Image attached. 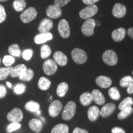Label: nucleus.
Instances as JSON below:
<instances>
[{"label": "nucleus", "instance_id": "nucleus-1", "mask_svg": "<svg viewBox=\"0 0 133 133\" xmlns=\"http://www.w3.org/2000/svg\"><path fill=\"white\" fill-rule=\"evenodd\" d=\"M76 104L74 101H70L65 106L63 110L62 117L63 119L66 121L70 120L74 117L76 112Z\"/></svg>", "mask_w": 133, "mask_h": 133}, {"label": "nucleus", "instance_id": "nucleus-2", "mask_svg": "<svg viewBox=\"0 0 133 133\" xmlns=\"http://www.w3.org/2000/svg\"><path fill=\"white\" fill-rule=\"evenodd\" d=\"M96 26L94 19H86L81 26V32L86 36H91L93 35L94 31V28Z\"/></svg>", "mask_w": 133, "mask_h": 133}, {"label": "nucleus", "instance_id": "nucleus-3", "mask_svg": "<svg viewBox=\"0 0 133 133\" xmlns=\"http://www.w3.org/2000/svg\"><path fill=\"white\" fill-rule=\"evenodd\" d=\"M37 16V11L35 8H29L22 12L20 18L24 24H27L33 21Z\"/></svg>", "mask_w": 133, "mask_h": 133}, {"label": "nucleus", "instance_id": "nucleus-4", "mask_svg": "<svg viewBox=\"0 0 133 133\" xmlns=\"http://www.w3.org/2000/svg\"><path fill=\"white\" fill-rule=\"evenodd\" d=\"M71 57L74 62L78 64H84L88 59V56L85 51L79 48H75L72 50Z\"/></svg>", "mask_w": 133, "mask_h": 133}, {"label": "nucleus", "instance_id": "nucleus-5", "mask_svg": "<svg viewBox=\"0 0 133 133\" xmlns=\"http://www.w3.org/2000/svg\"><path fill=\"white\" fill-rule=\"evenodd\" d=\"M97 12L98 7L96 5H88L86 8L81 10L79 13V16L82 19H88L95 16Z\"/></svg>", "mask_w": 133, "mask_h": 133}, {"label": "nucleus", "instance_id": "nucleus-6", "mask_svg": "<svg viewBox=\"0 0 133 133\" xmlns=\"http://www.w3.org/2000/svg\"><path fill=\"white\" fill-rule=\"evenodd\" d=\"M102 59L105 64L108 65L114 66L117 64L118 56L113 50H107L102 55Z\"/></svg>", "mask_w": 133, "mask_h": 133}, {"label": "nucleus", "instance_id": "nucleus-7", "mask_svg": "<svg viewBox=\"0 0 133 133\" xmlns=\"http://www.w3.org/2000/svg\"><path fill=\"white\" fill-rule=\"evenodd\" d=\"M24 118L22 111L19 108H14L7 115V118L11 123H20Z\"/></svg>", "mask_w": 133, "mask_h": 133}, {"label": "nucleus", "instance_id": "nucleus-8", "mask_svg": "<svg viewBox=\"0 0 133 133\" xmlns=\"http://www.w3.org/2000/svg\"><path fill=\"white\" fill-rule=\"evenodd\" d=\"M43 71L47 75H52L57 71V65L52 59H48L44 62L43 65Z\"/></svg>", "mask_w": 133, "mask_h": 133}, {"label": "nucleus", "instance_id": "nucleus-9", "mask_svg": "<svg viewBox=\"0 0 133 133\" xmlns=\"http://www.w3.org/2000/svg\"><path fill=\"white\" fill-rule=\"evenodd\" d=\"M58 31L63 38H67L70 34L69 24L65 19H62L58 24Z\"/></svg>", "mask_w": 133, "mask_h": 133}, {"label": "nucleus", "instance_id": "nucleus-10", "mask_svg": "<svg viewBox=\"0 0 133 133\" xmlns=\"http://www.w3.org/2000/svg\"><path fill=\"white\" fill-rule=\"evenodd\" d=\"M62 109V104L59 101H54L51 103L48 109L49 115L51 117H56Z\"/></svg>", "mask_w": 133, "mask_h": 133}, {"label": "nucleus", "instance_id": "nucleus-11", "mask_svg": "<svg viewBox=\"0 0 133 133\" xmlns=\"http://www.w3.org/2000/svg\"><path fill=\"white\" fill-rule=\"evenodd\" d=\"M62 14L61 8L54 4L49 6L46 10V14L51 19H57L62 16Z\"/></svg>", "mask_w": 133, "mask_h": 133}, {"label": "nucleus", "instance_id": "nucleus-12", "mask_svg": "<svg viewBox=\"0 0 133 133\" xmlns=\"http://www.w3.org/2000/svg\"><path fill=\"white\" fill-rule=\"evenodd\" d=\"M113 16L116 18H122L126 14V8L120 3H116L112 9Z\"/></svg>", "mask_w": 133, "mask_h": 133}, {"label": "nucleus", "instance_id": "nucleus-13", "mask_svg": "<svg viewBox=\"0 0 133 133\" xmlns=\"http://www.w3.org/2000/svg\"><path fill=\"white\" fill-rule=\"evenodd\" d=\"M116 106L114 103H108L103 106L100 111V115L103 118H107L115 112Z\"/></svg>", "mask_w": 133, "mask_h": 133}, {"label": "nucleus", "instance_id": "nucleus-14", "mask_svg": "<svg viewBox=\"0 0 133 133\" xmlns=\"http://www.w3.org/2000/svg\"><path fill=\"white\" fill-rule=\"evenodd\" d=\"M52 38L53 35L51 33H40L34 38V41L36 44H40L51 40Z\"/></svg>", "mask_w": 133, "mask_h": 133}, {"label": "nucleus", "instance_id": "nucleus-15", "mask_svg": "<svg viewBox=\"0 0 133 133\" xmlns=\"http://www.w3.org/2000/svg\"><path fill=\"white\" fill-rule=\"evenodd\" d=\"M53 22L49 19H44L41 22L38 26V30L40 33H47L52 29Z\"/></svg>", "mask_w": 133, "mask_h": 133}, {"label": "nucleus", "instance_id": "nucleus-16", "mask_svg": "<svg viewBox=\"0 0 133 133\" xmlns=\"http://www.w3.org/2000/svg\"><path fill=\"white\" fill-rule=\"evenodd\" d=\"M96 83L97 86H99L100 88H109L112 85V81L110 78L105 76H99L96 78Z\"/></svg>", "mask_w": 133, "mask_h": 133}, {"label": "nucleus", "instance_id": "nucleus-17", "mask_svg": "<svg viewBox=\"0 0 133 133\" xmlns=\"http://www.w3.org/2000/svg\"><path fill=\"white\" fill-rule=\"evenodd\" d=\"M26 69L27 68L24 64L17 65L15 67H12L11 73H10V76L12 78L19 77L24 74Z\"/></svg>", "mask_w": 133, "mask_h": 133}, {"label": "nucleus", "instance_id": "nucleus-18", "mask_svg": "<svg viewBox=\"0 0 133 133\" xmlns=\"http://www.w3.org/2000/svg\"><path fill=\"white\" fill-rule=\"evenodd\" d=\"M54 59L56 63L61 66L66 65L68 62V59L65 54L61 51H57L54 53Z\"/></svg>", "mask_w": 133, "mask_h": 133}, {"label": "nucleus", "instance_id": "nucleus-19", "mask_svg": "<svg viewBox=\"0 0 133 133\" xmlns=\"http://www.w3.org/2000/svg\"><path fill=\"white\" fill-rule=\"evenodd\" d=\"M126 36V30L124 28H119L115 30L112 33V38L114 41L116 42H119L124 39Z\"/></svg>", "mask_w": 133, "mask_h": 133}, {"label": "nucleus", "instance_id": "nucleus-20", "mask_svg": "<svg viewBox=\"0 0 133 133\" xmlns=\"http://www.w3.org/2000/svg\"><path fill=\"white\" fill-rule=\"evenodd\" d=\"M100 115L99 109L97 106H91L88 111V119L91 121H95Z\"/></svg>", "mask_w": 133, "mask_h": 133}, {"label": "nucleus", "instance_id": "nucleus-21", "mask_svg": "<svg viewBox=\"0 0 133 133\" xmlns=\"http://www.w3.org/2000/svg\"><path fill=\"white\" fill-rule=\"evenodd\" d=\"M91 94H92V96L93 101H94L96 104L100 105H102L105 104V97L102 93L99 90L94 89L92 91Z\"/></svg>", "mask_w": 133, "mask_h": 133}, {"label": "nucleus", "instance_id": "nucleus-22", "mask_svg": "<svg viewBox=\"0 0 133 133\" xmlns=\"http://www.w3.org/2000/svg\"><path fill=\"white\" fill-rule=\"evenodd\" d=\"M29 127L31 130L36 132H39L43 129V123L40 119L33 118L29 121Z\"/></svg>", "mask_w": 133, "mask_h": 133}, {"label": "nucleus", "instance_id": "nucleus-23", "mask_svg": "<svg viewBox=\"0 0 133 133\" xmlns=\"http://www.w3.org/2000/svg\"><path fill=\"white\" fill-rule=\"evenodd\" d=\"M93 98L92 94L90 92H86L83 93L79 97V101L83 105L88 106L91 104L92 102Z\"/></svg>", "mask_w": 133, "mask_h": 133}, {"label": "nucleus", "instance_id": "nucleus-24", "mask_svg": "<svg viewBox=\"0 0 133 133\" xmlns=\"http://www.w3.org/2000/svg\"><path fill=\"white\" fill-rule=\"evenodd\" d=\"M51 81L49 80V79H48L46 77H41L39 79V81H38V86L41 90L43 91H46L48 90V89L51 86Z\"/></svg>", "mask_w": 133, "mask_h": 133}, {"label": "nucleus", "instance_id": "nucleus-25", "mask_svg": "<svg viewBox=\"0 0 133 133\" xmlns=\"http://www.w3.org/2000/svg\"><path fill=\"white\" fill-rule=\"evenodd\" d=\"M69 89V85L65 82L61 83L57 88V94L60 97H63L65 96Z\"/></svg>", "mask_w": 133, "mask_h": 133}, {"label": "nucleus", "instance_id": "nucleus-26", "mask_svg": "<svg viewBox=\"0 0 133 133\" xmlns=\"http://www.w3.org/2000/svg\"><path fill=\"white\" fill-rule=\"evenodd\" d=\"M25 108L26 110L29 111V112L36 113L40 109V105L38 102L31 101L26 103L25 105Z\"/></svg>", "mask_w": 133, "mask_h": 133}, {"label": "nucleus", "instance_id": "nucleus-27", "mask_svg": "<svg viewBox=\"0 0 133 133\" xmlns=\"http://www.w3.org/2000/svg\"><path fill=\"white\" fill-rule=\"evenodd\" d=\"M69 128L65 124H59L53 128L51 133H69Z\"/></svg>", "mask_w": 133, "mask_h": 133}, {"label": "nucleus", "instance_id": "nucleus-28", "mask_svg": "<svg viewBox=\"0 0 133 133\" xmlns=\"http://www.w3.org/2000/svg\"><path fill=\"white\" fill-rule=\"evenodd\" d=\"M26 2L25 0H15L13 2V8L17 12H22L26 8Z\"/></svg>", "mask_w": 133, "mask_h": 133}, {"label": "nucleus", "instance_id": "nucleus-29", "mask_svg": "<svg viewBox=\"0 0 133 133\" xmlns=\"http://www.w3.org/2000/svg\"><path fill=\"white\" fill-rule=\"evenodd\" d=\"M9 53L11 54V56L13 57H19L21 55V51L20 49V48L18 44H13L9 47L8 49Z\"/></svg>", "mask_w": 133, "mask_h": 133}, {"label": "nucleus", "instance_id": "nucleus-30", "mask_svg": "<svg viewBox=\"0 0 133 133\" xmlns=\"http://www.w3.org/2000/svg\"><path fill=\"white\" fill-rule=\"evenodd\" d=\"M33 76H34V71L32 69H27L26 71L21 76H19V78L21 80L24 81H30L32 79Z\"/></svg>", "mask_w": 133, "mask_h": 133}, {"label": "nucleus", "instance_id": "nucleus-31", "mask_svg": "<svg viewBox=\"0 0 133 133\" xmlns=\"http://www.w3.org/2000/svg\"><path fill=\"white\" fill-rule=\"evenodd\" d=\"M133 112V109L131 107H129L121 110L120 112L118 115V118L119 119H123L129 116Z\"/></svg>", "mask_w": 133, "mask_h": 133}, {"label": "nucleus", "instance_id": "nucleus-32", "mask_svg": "<svg viewBox=\"0 0 133 133\" xmlns=\"http://www.w3.org/2000/svg\"><path fill=\"white\" fill-rule=\"evenodd\" d=\"M133 104V99L132 97H128L123 100L120 102V104L118 105V109L121 110L125 109V108L131 107V105Z\"/></svg>", "mask_w": 133, "mask_h": 133}, {"label": "nucleus", "instance_id": "nucleus-33", "mask_svg": "<svg viewBox=\"0 0 133 133\" xmlns=\"http://www.w3.org/2000/svg\"><path fill=\"white\" fill-rule=\"evenodd\" d=\"M12 66H8V67L0 68V80H4L6 78L10 75Z\"/></svg>", "mask_w": 133, "mask_h": 133}, {"label": "nucleus", "instance_id": "nucleus-34", "mask_svg": "<svg viewBox=\"0 0 133 133\" xmlns=\"http://www.w3.org/2000/svg\"><path fill=\"white\" fill-rule=\"evenodd\" d=\"M133 83V78L131 76H126L122 78L119 81V84L123 88H128Z\"/></svg>", "mask_w": 133, "mask_h": 133}, {"label": "nucleus", "instance_id": "nucleus-35", "mask_svg": "<svg viewBox=\"0 0 133 133\" xmlns=\"http://www.w3.org/2000/svg\"><path fill=\"white\" fill-rule=\"evenodd\" d=\"M51 54V48L47 44H44L41 48V57L42 59H46Z\"/></svg>", "mask_w": 133, "mask_h": 133}, {"label": "nucleus", "instance_id": "nucleus-36", "mask_svg": "<svg viewBox=\"0 0 133 133\" xmlns=\"http://www.w3.org/2000/svg\"><path fill=\"white\" fill-rule=\"evenodd\" d=\"M109 95L111 99L116 100V101L119 99L121 97L120 93H119L118 89L115 87L110 88L109 90Z\"/></svg>", "mask_w": 133, "mask_h": 133}, {"label": "nucleus", "instance_id": "nucleus-37", "mask_svg": "<svg viewBox=\"0 0 133 133\" xmlns=\"http://www.w3.org/2000/svg\"><path fill=\"white\" fill-rule=\"evenodd\" d=\"M15 62V59L13 56L11 55H6L3 57V63L6 67L11 66V65Z\"/></svg>", "mask_w": 133, "mask_h": 133}, {"label": "nucleus", "instance_id": "nucleus-38", "mask_svg": "<svg viewBox=\"0 0 133 133\" xmlns=\"http://www.w3.org/2000/svg\"><path fill=\"white\" fill-rule=\"evenodd\" d=\"M26 90V86L23 83H18L17 84L14 88V91L16 94H23Z\"/></svg>", "mask_w": 133, "mask_h": 133}, {"label": "nucleus", "instance_id": "nucleus-39", "mask_svg": "<svg viewBox=\"0 0 133 133\" xmlns=\"http://www.w3.org/2000/svg\"><path fill=\"white\" fill-rule=\"evenodd\" d=\"M21 124L19 123H11V124H9L8 126L6 131L8 133H11L13 131H15L17 129L21 128Z\"/></svg>", "mask_w": 133, "mask_h": 133}, {"label": "nucleus", "instance_id": "nucleus-40", "mask_svg": "<svg viewBox=\"0 0 133 133\" xmlns=\"http://www.w3.org/2000/svg\"><path fill=\"white\" fill-rule=\"evenodd\" d=\"M33 54V50L31 49H27L24 50L22 52V57L25 61H30L32 57Z\"/></svg>", "mask_w": 133, "mask_h": 133}, {"label": "nucleus", "instance_id": "nucleus-41", "mask_svg": "<svg viewBox=\"0 0 133 133\" xmlns=\"http://www.w3.org/2000/svg\"><path fill=\"white\" fill-rule=\"evenodd\" d=\"M71 0H54V5L61 8L67 4Z\"/></svg>", "mask_w": 133, "mask_h": 133}, {"label": "nucleus", "instance_id": "nucleus-42", "mask_svg": "<svg viewBox=\"0 0 133 133\" xmlns=\"http://www.w3.org/2000/svg\"><path fill=\"white\" fill-rule=\"evenodd\" d=\"M6 18V13L4 8L0 4V24L3 23Z\"/></svg>", "mask_w": 133, "mask_h": 133}, {"label": "nucleus", "instance_id": "nucleus-43", "mask_svg": "<svg viewBox=\"0 0 133 133\" xmlns=\"http://www.w3.org/2000/svg\"><path fill=\"white\" fill-rule=\"evenodd\" d=\"M7 94V90L4 85H0V99L4 97Z\"/></svg>", "mask_w": 133, "mask_h": 133}, {"label": "nucleus", "instance_id": "nucleus-44", "mask_svg": "<svg viewBox=\"0 0 133 133\" xmlns=\"http://www.w3.org/2000/svg\"><path fill=\"white\" fill-rule=\"evenodd\" d=\"M112 133H126V132L123 128L116 126L112 129Z\"/></svg>", "mask_w": 133, "mask_h": 133}, {"label": "nucleus", "instance_id": "nucleus-45", "mask_svg": "<svg viewBox=\"0 0 133 133\" xmlns=\"http://www.w3.org/2000/svg\"><path fill=\"white\" fill-rule=\"evenodd\" d=\"M72 133H89V132H88V131L87 130H86V129L79 128H75Z\"/></svg>", "mask_w": 133, "mask_h": 133}, {"label": "nucleus", "instance_id": "nucleus-46", "mask_svg": "<svg viewBox=\"0 0 133 133\" xmlns=\"http://www.w3.org/2000/svg\"><path fill=\"white\" fill-rule=\"evenodd\" d=\"M82 1L85 4L92 5V4H94L96 3L99 1L100 0H82Z\"/></svg>", "mask_w": 133, "mask_h": 133}, {"label": "nucleus", "instance_id": "nucleus-47", "mask_svg": "<svg viewBox=\"0 0 133 133\" xmlns=\"http://www.w3.org/2000/svg\"><path fill=\"white\" fill-rule=\"evenodd\" d=\"M127 92L128 94H133V83L128 87Z\"/></svg>", "mask_w": 133, "mask_h": 133}, {"label": "nucleus", "instance_id": "nucleus-48", "mask_svg": "<svg viewBox=\"0 0 133 133\" xmlns=\"http://www.w3.org/2000/svg\"><path fill=\"white\" fill-rule=\"evenodd\" d=\"M128 35L130 36L132 39H133V27L129 28V29L128 30Z\"/></svg>", "mask_w": 133, "mask_h": 133}, {"label": "nucleus", "instance_id": "nucleus-49", "mask_svg": "<svg viewBox=\"0 0 133 133\" xmlns=\"http://www.w3.org/2000/svg\"><path fill=\"white\" fill-rule=\"evenodd\" d=\"M6 84H7V86L9 88H11V87H12V84H11V83L10 82H8V81H7V82H6Z\"/></svg>", "mask_w": 133, "mask_h": 133}, {"label": "nucleus", "instance_id": "nucleus-50", "mask_svg": "<svg viewBox=\"0 0 133 133\" xmlns=\"http://www.w3.org/2000/svg\"><path fill=\"white\" fill-rule=\"evenodd\" d=\"M36 114H37L38 115H39V114H41V111H40V110H38V111H37V112H36Z\"/></svg>", "mask_w": 133, "mask_h": 133}, {"label": "nucleus", "instance_id": "nucleus-51", "mask_svg": "<svg viewBox=\"0 0 133 133\" xmlns=\"http://www.w3.org/2000/svg\"><path fill=\"white\" fill-rule=\"evenodd\" d=\"M8 0H0V2H5V1H7Z\"/></svg>", "mask_w": 133, "mask_h": 133}, {"label": "nucleus", "instance_id": "nucleus-52", "mask_svg": "<svg viewBox=\"0 0 133 133\" xmlns=\"http://www.w3.org/2000/svg\"><path fill=\"white\" fill-rule=\"evenodd\" d=\"M132 75H133V71H132Z\"/></svg>", "mask_w": 133, "mask_h": 133}, {"label": "nucleus", "instance_id": "nucleus-53", "mask_svg": "<svg viewBox=\"0 0 133 133\" xmlns=\"http://www.w3.org/2000/svg\"><path fill=\"white\" fill-rule=\"evenodd\" d=\"M0 62H1V60H0Z\"/></svg>", "mask_w": 133, "mask_h": 133}, {"label": "nucleus", "instance_id": "nucleus-54", "mask_svg": "<svg viewBox=\"0 0 133 133\" xmlns=\"http://www.w3.org/2000/svg\"><path fill=\"white\" fill-rule=\"evenodd\" d=\"M36 133H39V132H36Z\"/></svg>", "mask_w": 133, "mask_h": 133}, {"label": "nucleus", "instance_id": "nucleus-55", "mask_svg": "<svg viewBox=\"0 0 133 133\" xmlns=\"http://www.w3.org/2000/svg\"><path fill=\"white\" fill-rule=\"evenodd\" d=\"M132 133H133V132H132Z\"/></svg>", "mask_w": 133, "mask_h": 133}]
</instances>
